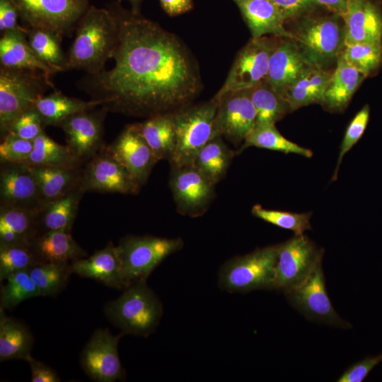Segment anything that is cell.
<instances>
[{"instance_id":"obj_7","label":"cell","mask_w":382,"mask_h":382,"mask_svg":"<svg viewBox=\"0 0 382 382\" xmlns=\"http://www.w3.org/2000/svg\"><path fill=\"white\" fill-rule=\"evenodd\" d=\"M277 257L278 244L231 258L219 270V287L232 293L272 290Z\"/></svg>"},{"instance_id":"obj_10","label":"cell","mask_w":382,"mask_h":382,"mask_svg":"<svg viewBox=\"0 0 382 382\" xmlns=\"http://www.w3.org/2000/svg\"><path fill=\"white\" fill-rule=\"evenodd\" d=\"M279 37L266 35L251 38L238 52L223 86L213 97L252 88L267 79L269 61Z\"/></svg>"},{"instance_id":"obj_45","label":"cell","mask_w":382,"mask_h":382,"mask_svg":"<svg viewBox=\"0 0 382 382\" xmlns=\"http://www.w3.org/2000/svg\"><path fill=\"white\" fill-rule=\"evenodd\" d=\"M33 149V141L8 133L0 144V163H25Z\"/></svg>"},{"instance_id":"obj_29","label":"cell","mask_w":382,"mask_h":382,"mask_svg":"<svg viewBox=\"0 0 382 382\" xmlns=\"http://www.w3.org/2000/svg\"><path fill=\"white\" fill-rule=\"evenodd\" d=\"M332 74L312 66L288 86L282 95L289 103L291 112L313 103L322 105Z\"/></svg>"},{"instance_id":"obj_19","label":"cell","mask_w":382,"mask_h":382,"mask_svg":"<svg viewBox=\"0 0 382 382\" xmlns=\"http://www.w3.org/2000/svg\"><path fill=\"white\" fill-rule=\"evenodd\" d=\"M42 205L30 165L0 163V207L38 211Z\"/></svg>"},{"instance_id":"obj_52","label":"cell","mask_w":382,"mask_h":382,"mask_svg":"<svg viewBox=\"0 0 382 382\" xmlns=\"http://www.w3.org/2000/svg\"><path fill=\"white\" fill-rule=\"evenodd\" d=\"M320 8H324L330 13L342 16L345 13L349 0H313Z\"/></svg>"},{"instance_id":"obj_16","label":"cell","mask_w":382,"mask_h":382,"mask_svg":"<svg viewBox=\"0 0 382 382\" xmlns=\"http://www.w3.org/2000/svg\"><path fill=\"white\" fill-rule=\"evenodd\" d=\"M113 335L108 329H97L81 354V365L93 381L114 382L122 380L125 371L118 354V342L122 336Z\"/></svg>"},{"instance_id":"obj_4","label":"cell","mask_w":382,"mask_h":382,"mask_svg":"<svg viewBox=\"0 0 382 382\" xmlns=\"http://www.w3.org/2000/svg\"><path fill=\"white\" fill-rule=\"evenodd\" d=\"M105 313L122 333L146 337L152 333L163 314L162 303L146 284V279L130 284L117 299L105 306Z\"/></svg>"},{"instance_id":"obj_18","label":"cell","mask_w":382,"mask_h":382,"mask_svg":"<svg viewBox=\"0 0 382 382\" xmlns=\"http://www.w3.org/2000/svg\"><path fill=\"white\" fill-rule=\"evenodd\" d=\"M107 152L121 163L141 187L158 161L135 124L127 125L118 137L105 146Z\"/></svg>"},{"instance_id":"obj_36","label":"cell","mask_w":382,"mask_h":382,"mask_svg":"<svg viewBox=\"0 0 382 382\" xmlns=\"http://www.w3.org/2000/svg\"><path fill=\"white\" fill-rule=\"evenodd\" d=\"M27 39L35 56L55 72L69 68L68 57L61 47L62 38L44 29L27 28Z\"/></svg>"},{"instance_id":"obj_13","label":"cell","mask_w":382,"mask_h":382,"mask_svg":"<svg viewBox=\"0 0 382 382\" xmlns=\"http://www.w3.org/2000/svg\"><path fill=\"white\" fill-rule=\"evenodd\" d=\"M216 102L218 107L214 121L215 136L224 137L235 145L243 143L256 122L250 88L228 93Z\"/></svg>"},{"instance_id":"obj_3","label":"cell","mask_w":382,"mask_h":382,"mask_svg":"<svg viewBox=\"0 0 382 382\" xmlns=\"http://www.w3.org/2000/svg\"><path fill=\"white\" fill-rule=\"evenodd\" d=\"M313 13L291 21L293 24L288 30L307 62L325 69L337 62L345 47L344 22L335 13L315 16Z\"/></svg>"},{"instance_id":"obj_48","label":"cell","mask_w":382,"mask_h":382,"mask_svg":"<svg viewBox=\"0 0 382 382\" xmlns=\"http://www.w3.org/2000/svg\"><path fill=\"white\" fill-rule=\"evenodd\" d=\"M382 361V354L366 357L349 366L337 378V382H362L370 371Z\"/></svg>"},{"instance_id":"obj_1","label":"cell","mask_w":382,"mask_h":382,"mask_svg":"<svg viewBox=\"0 0 382 382\" xmlns=\"http://www.w3.org/2000/svg\"><path fill=\"white\" fill-rule=\"evenodd\" d=\"M110 10L119 30L115 64L82 80L91 100L108 112L146 118L190 105L202 85L185 43L139 13Z\"/></svg>"},{"instance_id":"obj_44","label":"cell","mask_w":382,"mask_h":382,"mask_svg":"<svg viewBox=\"0 0 382 382\" xmlns=\"http://www.w3.org/2000/svg\"><path fill=\"white\" fill-rule=\"evenodd\" d=\"M369 114V105H365L356 114L349 124L340 147L337 166L332 178V181H335L337 178V173L344 156L357 143L363 135L368 125Z\"/></svg>"},{"instance_id":"obj_34","label":"cell","mask_w":382,"mask_h":382,"mask_svg":"<svg viewBox=\"0 0 382 382\" xmlns=\"http://www.w3.org/2000/svg\"><path fill=\"white\" fill-rule=\"evenodd\" d=\"M250 96L256 110L255 127L275 125L291 112L284 97L267 79L250 88Z\"/></svg>"},{"instance_id":"obj_47","label":"cell","mask_w":382,"mask_h":382,"mask_svg":"<svg viewBox=\"0 0 382 382\" xmlns=\"http://www.w3.org/2000/svg\"><path fill=\"white\" fill-rule=\"evenodd\" d=\"M286 21H293L320 8L313 0H270Z\"/></svg>"},{"instance_id":"obj_23","label":"cell","mask_w":382,"mask_h":382,"mask_svg":"<svg viewBox=\"0 0 382 382\" xmlns=\"http://www.w3.org/2000/svg\"><path fill=\"white\" fill-rule=\"evenodd\" d=\"M238 7L253 38L266 35L291 38L286 21L270 0H233Z\"/></svg>"},{"instance_id":"obj_24","label":"cell","mask_w":382,"mask_h":382,"mask_svg":"<svg viewBox=\"0 0 382 382\" xmlns=\"http://www.w3.org/2000/svg\"><path fill=\"white\" fill-rule=\"evenodd\" d=\"M26 31L27 28L22 27L3 33L0 40L1 66L40 71L51 76L56 72L35 56L29 45Z\"/></svg>"},{"instance_id":"obj_50","label":"cell","mask_w":382,"mask_h":382,"mask_svg":"<svg viewBox=\"0 0 382 382\" xmlns=\"http://www.w3.org/2000/svg\"><path fill=\"white\" fill-rule=\"evenodd\" d=\"M27 361L30 364L32 382H59L60 378L51 367L30 357Z\"/></svg>"},{"instance_id":"obj_12","label":"cell","mask_w":382,"mask_h":382,"mask_svg":"<svg viewBox=\"0 0 382 382\" xmlns=\"http://www.w3.org/2000/svg\"><path fill=\"white\" fill-rule=\"evenodd\" d=\"M323 252L304 234L279 243L273 289L284 293L300 283L323 260Z\"/></svg>"},{"instance_id":"obj_39","label":"cell","mask_w":382,"mask_h":382,"mask_svg":"<svg viewBox=\"0 0 382 382\" xmlns=\"http://www.w3.org/2000/svg\"><path fill=\"white\" fill-rule=\"evenodd\" d=\"M28 272L40 296H54L62 290L72 273L69 262H39Z\"/></svg>"},{"instance_id":"obj_11","label":"cell","mask_w":382,"mask_h":382,"mask_svg":"<svg viewBox=\"0 0 382 382\" xmlns=\"http://www.w3.org/2000/svg\"><path fill=\"white\" fill-rule=\"evenodd\" d=\"M323 260L300 283L284 292L289 303L306 318L336 328L349 329L351 324L335 310L328 296Z\"/></svg>"},{"instance_id":"obj_46","label":"cell","mask_w":382,"mask_h":382,"mask_svg":"<svg viewBox=\"0 0 382 382\" xmlns=\"http://www.w3.org/2000/svg\"><path fill=\"white\" fill-rule=\"evenodd\" d=\"M43 127L40 114L33 107L24 111L13 122L8 133L33 141L44 130Z\"/></svg>"},{"instance_id":"obj_25","label":"cell","mask_w":382,"mask_h":382,"mask_svg":"<svg viewBox=\"0 0 382 382\" xmlns=\"http://www.w3.org/2000/svg\"><path fill=\"white\" fill-rule=\"evenodd\" d=\"M365 78L346 62L341 53L326 87L322 106L330 112L344 110Z\"/></svg>"},{"instance_id":"obj_41","label":"cell","mask_w":382,"mask_h":382,"mask_svg":"<svg viewBox=\"0 0 382 382\" xmlns=\"http://www.w3.org/2000/svg\"><path fill=\"white\" fill-rule=\"evenodd\" d=\"M342 54L350 66L367 77L382 64V43L360 42L345 45Z\"/></svg>"},{"instance_id":"obj_38","label":"cell","mask_w":382,"mask_h":382,"mask_svg":"<svg viewBox=\"0 0 382 382\" xmlns=\"http://www.w3.org/2000/svg\"><path fill=\"white\" fill-rule=\"evenodd\" d=\"M250 146L284 154H295L306 158H311L313 156L311 150L301 146L282 136L275 125L255 127L246 137L237 153L240 154Z\"/></svg>"},{"instance_id":"obj_33","label":"cell","mask_w":382,"mask_h":382,"mask_svg":"<svg viewBox=\"0 0 382 382\" xmlns=\"http://www.w3.org/2000/svg\"><path fill=\"white\" fill-rule=\"evenodd\" d=\"M100 106L97 100H83L68 97L60 92L43 96L35 103V108L40 114L43 126L59 125L76 113Z\"/></svg>"},{"instance_id":"obj_6","label":"cell","mask_w":382,"mask_h":382,"mask_svg":"<svg viewBox=\"0 0 382 382\" xmlns=\"http://www.w3.org/2000/svg\"><path fill=\"white\" fill-rule=\"evenodd\" d=\"M218 103L212 98L173 112L175 148L171 168L193 165L202 147L215 137L214 121Z\"/></svg>"},{"instance_id":"obj_35","label":"cell","mask_w":382,"mask_h":382,"mask_svg":"<svg viewBox=\"0 0 382 382\" xmlns=\"http://www.w3.org/2000/svg\"><path fill=\"white\" fill-rule=\"evenodd\" d=\"M222 137L211 139L198 153L193 166L214 185L226 175L235 156Z\"/></svg>"},{"instance_id":"obj_51","label":"cell","mask_w":382,"mask_h":382,"mask_svg":"<svg viewBox=\"0 0 382 382\" xmlns=\"http://www.w3.org/2000/svg\"><path fill=\"white\" fill-rule=\"evenodd\" d=\"M164 11L175 16L190 11L193 7L192 0H159Z\"/></svg>"},{"instance_id":"obj_5","label":"cell","mask_w":382,"mask_h":382,"mask_svg":"<svg viewBox=\"0 0 382 382\" xmlns=\"http://www.w3.org/2000/svg\"><path fill=\"white\" fill-rule=\"evenodd\" d=\"M50 76L40 71L0 69V133L5 137L13 122L35 107L39 98L54 86Z\"/></svg>"},{"instance_id":"obj_43","label":"cell","mask_w":382,"mask_h":382,"mask_svg":"<svg viewBox=\"0 0 382 382\" xmlns=\"http://www.w3.org/2000/svg\"><path fill=\"white\" fill-rule=\"evenodd\" d=\"M252 214L277 227L293 231L294 235H302L311 229V213H294L290 212L267 209L260 204L252 208Z\"/></svg>"},{"instance_id":"obj_14","label":"cell","mask_w":382,"mask_h":382,"mask_svg":"<svg viewBox=\"0 0 382 382\" xmlns=\"http://www.w3.org/2000/svg\"><path fill=\"white\" fill-rule=\"evenodd\" d=\"M80 186L86 192L137 194L141 187L129 172L105 150V146L82 168Z\"/></svg>"},{"instance_id":"obj_30","label":"cell","mask_w":382,"mask_h":382,"mask_svg":"<svg viewBox=\"0 0 382 382\" xmlns=\"http://www.w3.org/2000/svg\"><path fill=\"white\" fill-rule=\"evenodd\" d=\"M135 125L158 161H170L175 148L173 112L157 114Z\"/></svg>"},{"instance_id":"obj_15","label":"cell","mask_w":382,"mask_h":382,"mask_svg":"<svg viewBox=\"0 0 382 382\" xmlns=\"http://www.w3.org/2000/svg\"><path fill=\"white\" fill-rule=\"evenodd\" d=\"M108 112L101 106L98 110L80 112L67 117L59 126L64 132L66 146L83 164L106 146L103 137Z\"/></svg>"},{"instance_id":"obj_32","label":"cell","mask_w":382,"mask_h":382,"mask_svg":"<svg viewBox=\"0 0 382 382\" xmlns=\"http://www.w3.org/2000/svg\"><path fill=\"white\" fill-rule=\"evenodd\" d=\"M37 212L0 207V244L30 243L37 234Z\"/></svg>"},{"instance_id":"obj_20","label":"cell","mask_w":382,"mask_h":382,"mask_svg":"<svg viewBox=\"0 0 382 382\" xmlns=\"http://www.w3.org/2000/svg\"><path fill=\"white\" fill-rule=\"evenodd\" d=\"M342 18L345 45L382 43V13L373 0H349Z\"/></svg>"},{"instance_id":"obj_17","label":"cell","mask_w":382,"mask_h":382,"mask_svg":"<svg viewBox=\"0 0 382 382\" xmlns=\"http://www.w3.org/2000/svg\"><path fill=\"white\" fill-rule=\"evenodd\" d=\"M171 170L169 185L178 212L190 216L203 214L213 199L215 185L193 165Z\"/></svg>"},{"instance_id":"obj_53","label":"cell","mask_w":382,"mask_h":382,"mask_svg":"<svg viewBox=\"0 0 382 382\" xmlns=\"http://www.w3.org/2000/svg\"><path fill=\"white\" fill-rule=\"evenodd\" d=\"M120 1L122 0H119ZM127 1L131 6H132V11L135 13H139V8L140 5L141 4L142 0H126Z\"/></svg>"},{"instance_id":"obj_37","label":"cell","mask_w":382,"mask_h":382,"mask_svg":"<svg viewBox=\"0 0 382 382\" xmlns=\"http://www.w3.org/2000/svg\"><path fill=\"white\" fill-rule=\"evenodd\" d=\"M24 163L66 167H81L84 165L73 155L66 145L57 143L44 130L33 140V151Z\"/></svg>"},{"instance_id":"obj_42","label":"cell","mask_w":382,"mask_h":382,"mask_svg":"<svg viewBox=\"0 0 382 382\" xmlns=\"http://www.w3.org/2000/svg\"><path fill=\"white\" fill-rule=\"evenodd\" d=\"M39 263L30 243L0 244V281Z\"/></svg>"},{"instance_id":"obj_9","label":"cell","mask_w":382,"mask_h":382,"mask_svg":"<svg viewBox=\"0 0 382 382\" xmlns=\"http://www.w3.org/2000/svg\"><path fill=\"white\" fill-rule=\"evenodd\" d=\"M27 26L49 30L62 39L71 35L88 8V0H13Z\"/></svg>"},{"instance_id":"obj_49","label":"cell","mask_w":382,"mask_h":382,"mask_svg":"<svg viewBox=\"0 0 382 382\" xmlns=\"http://www.w3.org/2000/svg\"><path fill=\"white\" fill-rule=\"evenodd\" d=\"M18 18H19L18 12L13 0H0L1 32L22 28L18 23Z\"/></svg>"},{"instance_id":"obj_28","label":"cell","mask_w":382,"mask_h":382,"mask_svg":"<svg viewBox=\"0 0 382 382\" xmlns=\"http://www.w3.org/2000/svg\"><path fill=\"white\" fill-rule=\"evenodd\" d=\"M30 245L39 262H69L88 256L71 233L65 231L37 236Z\"/></svg>"},{"instance_id":"obj_8","label":"cell","mask_w":382,"mask_h":382,"mask_svg":"<svg viewBox=\"0 0 382 382\" xmlns=\"http://www.w3.org/2000/svg\"><path fill=\"white\" fill-rule=\"evenodd\" d=\"M183 246L180 238H161L152 236H127L117 245L122 263L126 286L141 279H146L153 270L168 256Z\"/></svg>"},{"instance_id":"obj_27","label":"cell","mask_w":382,"mask_h":382,"mask_svg":"<svg viewBox=\"0 0 382 382\" xmlns=\"http://www.w3.org/2000/svg\"><path fill=\"white\" fill-rule=\"evenodd\" d=\"M30 166L38 185L43 205L65 196L80 185L83 166Z\"/></svg>"},{"instance_id":"obj_40","label":"cell","mask_w":382,"mask_h":382,"mask_svg":"<svg viewBox=\"0 0 382 382\" xmlns=\"http://www.w3.org/2000/svg\"><path fill=\"white\" fill-rule=\"evenodd\" d=\"M1 284L0 308L12 309L22 301L40 296V292L28 270H22L8 276Z\"/></svg>"},{"instance_id":"obj_21","label":"cell","mask_w":382,"mask_h":382,"mask_svg":"<svg viewBox=\"0 0 382 382\" xmlns=\"http://www.w3.org/2000/svg\"><path fill=\"white\" fill-rule=\"evenodd\" d=\"M70 267L72 273L81 277L93 279L118 289L126 287L117 246L112 241L92 255L71 262Z\"/></svg>"},{"instance_id":"obj_26","label":"cell","mask_w":382,"mask_h":382,"mask_svg":"<svg viewBox=\"0 0 382 382\" xmlns=\"http://www.w3.org/2000/svg\"><path fill=\"white\" fill-rule=\"evenodd\" d=\"M84 193L79 185L65 196L45 204L37 212V236L56 231L71 232Z\"/></svg>"},{"instance_id":"obj_22","label":"cell","mask_w":382,"mask_h":382,"mask_svg":"<svg viewBox=\"0 0 382 382\" xmlns=\"http://www.w3.org/2000/svg\"><path fill=\"white\" fill-rule=\"evenodd\" d=\"M311 67L291 38L279 37L270 58L267 79L282 94Z\"/></svg>"},{"instance_id":"obj_2","label":"cell","mask_w":382,"mask_h":382,"mask_svg":"<svg viewBox=\"0 0 382 382\" xmlns=\"http://www.w3.org/2000/svg\"><path fill=\"white\" fill-rule=\"evenodd\" d=\"M68 53L69 68L94 74L112 59L118 43L119 30L111 10L88 7L79 20Z\"/></svg>"},{"instance_id":"obj_31","label":"cell","mask_w":382,"mask_h":382,"mask_svg":"<svg viewBox=\"0 0 382 382\" xmlns=\"http://www.w3.org/2000/svg\"><path fill=\"white\" fill-rule=\"evenodd\" d=\"M33 337L19 320L6 316L0 308V361L10 359L27 361L31 357Z\"/></svg>"}]
</instances>
